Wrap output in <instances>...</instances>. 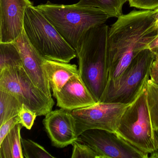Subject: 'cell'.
I'll use <instances>...</instances> for the list:
<instances>
[{
    "label": "cell",
    "instance_id": "obj_13",
    "mask_svg": "<svg viewBox=\"0 0 158 158\" xmlns=\"http://www.w3.org/2000/svg\"><path fill=\"white\" fill-rule=\"evenodd\" d=\"M57 106L73 111L91 106L98 102L86 85L79 73L73 76L60 91L53 93Z\"/></svg>",
    "mask_w": 158,
    "mask_h": 158
},
{
    "label": "cell",
    "instance_id": "obj_21",
    "mask_svg": "<svg viewBox=\"0 0 158 158\" xmlns=\"http://www.w3.org/2000/svg\"><path fill=\"white\" fill-rule=\"evenodd\" d=\"M72 158H100L98 154L87 144L77 140L72 144Z\"/></svg>",
    "mask_w": 158,
    "mask_h": 158
},
{
    "label": "cell",
    "instance_id": "obj_26",
    "mask_svg": "<svg viewBox=\"0 0 158 158\" xmlns=\"http://www.w3.org/2000/svg\"><path fill=\"white\" fill-rule=\"evenodd\" d=\"M158 48V36L156 39L153 40V42L150 45L149 48L151 50L153 49Z\"/></svg>",
    "mask_w": 158,
    "mask_h": 158
},
{
    "label": "cell",
    "instance_id": "obj_5",
    "mask_svg": "<svg viewBox=\"0 0 158 158\" xmlns=\"http://www.w3.org/2000/svg\"><path fill=\"white\" fill-rule=\"evenodd\" d=\"M24 30L30 43L46 60L69 63L77 57L75 50L36 7L27 9Z\"/></svg>",
    "mask_w": 158,
    "mask_h": 158
},
{
    "label": "cell",
    "instance_id": "obj_22",
    "mask_svg": "<svg viewBox=\"0 0 158 158\" xmlns=\"http://www.w3.org/2000/svg\"><path fill=\"white\" fill-rule=\"evenodd\" d=\"M18 116L20 120V123L27 129L30 130L37 115L35 112L29 110L23 104V108Z\"/></svg>",
    "mask_w": 158,
    "mask_h": 158
},
{
    "label": "cell",
    "instance_id": "obj_8",
    "mask_svg": "<svg viewBox=\"0 0 158 158\" xmlns=\"http://www.w3.org/2000/svg\"><path fill=\"white\" fill-rule=\"evenodd\" d=\"M134 100L128 103L98 102L91 106L72 111L77 137L89 129L115 133L124 114Z\"/></svg>",
    "mask_w": 158,
    "mask_h": 158
},
{
    "label": "cell",
    "instance_id": "obj_9",
    "mask_svg": "<svg viewBox=\"0 0 158 158\" xmlns=\"http://www.w3.org/2000/svg\"><path fill=\"white\" fill-rule=\"evenodd\" d=\"M77 140L91 147L100 158H140L135 151L114 133L106 130H86L78 136Z\"/></svg>",
    "mask_w": 158,
    "mask_h": 158
},
{
    "label": "cell",
    "instance_id": "obj_17",
    "mask_svg": "<svg viewBox=\"0 0 158 158\" xmlns=\"http://www.w3.org/2000/svg\"><path fill=\"white\" fill-rule=\"evenodd\" d=\"M128 0H79L77 5L93 7L101 10L110 18H119L123 15V6Z\"/></svg>",
    "mask_w": 158,
    "mask_h": 158
},
{
    "label": "cell",
    "instance_id": "obj_28",
    "mask_svg": "<svg viewBox=\"0 0 158 158\" xmlns=\"http://www.w3.org/2000/svg\"><path fill=\"white\" fill-rule=\"evenodd\" d=\"M154 132H155V137H156V140H157L158 145V130H155Z\"/></svg>",
    "mask_w": 158,
    "mask_h": 158
},
{
    "label": "cell",
    "instance_id": "obj_7",
    "mask_svg": "<svg viewBox=\"0 0 158 158\" xmlns=\"http://www.w3.org/2000/svg\"><path fill=\"white\" fill-rule=\"evenodd\" d=\"M0 89L13 94L37 116H46L54 105L53 98L35 85L23 65L8 67L0 71Z\"/></svg>",
    "mask_w": 158,
    "mask_h": 158
},
{
    "label": "cell",
    "instance_id": "obj_11",
    "mask_svg": "<svg viewBox=\"0 0 158 158\" xmlns=\"http://www.w3.org/2000/svg\"><path fill=\"white\" fill-rule=\"evenodd\" d=\"M45 130L52 146L63 148L78 139L72 111L62 109L51 111L43 119Z\"/></svg>",
    "mask_w": 158,
    "mask_h": 158
},
{
    "label": "cell",
    "instance_id": "obj_3",
    "mask_svg": "<svg viewBox=\"0 0 158 158\" xmlns=\"http://www.w3.org/2000/svg\"><path fill=\"white\" fill-rule=\"evenodd\" d=\"M76 51L91 28L105 23L110 17L97 8L46 4L36 6Z\"/></svg>",
    "mask_w": 158,
    "mask_h": 158
},
{
    "label": "cell",
    "instance_id": "obj_23",
    "mask_svg": "<svg viewBox=\"0 0 158 158\" xmlns=\"http://www.w3.org/2000/svg\"><path fill=\"white\" fill-rule=\"evenodd\" d=\"M130 7L142 10H155L158 8V0H128Z\"/></svg>",
    "mask_w": 158,
    "mask_h": 158
},
{
    "label": "cell",
    "instance_id": "obj_6",
    "mask_svg": "<svg viewBox=\"0 0 158 158\" xmlns=\"http://www.w3.org/2000/svg\"><path fill=\"white\" fill-rule=\"evenodd\" d=\"M155 55L146 49L133 59L120 78L105 87L99 102L128 103L136 96L145 80L150 76V70Z\"/></svg>",
    "mask_w": 158,
    "mask_h": 158
},
{
    "label": "cell",
    "instance_id": "obj_24",
    "mask_svg": "<svg viewBox=\"0 0 158 158\" xmlns=\"http://www.w3.org/2000/svg\"><path fill=\"white\" fill-rule=\"evenodd\" d=\"M20 123V120L18 115L7 122L4 123L1 125L0 127V143L3 141L5 137L10 133V131L17 124Z\"/></svg>",
    "mask_w": 158,
    "mask_h": 158
},
{
    "label": "cell",
    "instance_id": "obj_1",
    "mask_svg": "<svg viewBox=\"0 0 158 158\" xmlns=\"http://www.w3.org/2000/svg\"><path fill=\"white\" fill-rule=\"evenodd\" d=\"M158 36L152 10H133L117 18L108 32L106 86L116 82L134 58L149 48Z\"/></svg>",
    "mask_w": 158,
    "mask_h": 158
},
{
    "label": "cell",
    "instance_id": "obj_20",
    "mask_svg": "<svg viewBox=\"0 0 158 158\" xmlns=\"http://www.w3.org/2000/svg\"><path fill=\"white\" fill-rule=\"evenodd\" d=\"M23 153L26 158H55L45 148L30 139L21 138Z\"/></svg>",
    "mask_w": 158,
    "mask_h": 158
},
{
    "label": "cell",
    "instance_id": "obj_14",
    "mask_svg": "<svg viewBox=\"0 0 158 158\" xmlns=\"http://www.w3.org/2000/svg\"><path fill=\"white\" fill-rule=\"evenodd\" d=\"M43 67L53 93L60 91L71 77L79 73L76 64L45 59Z\"/></svg>",
    "mask_w": 158,
    "mask_h": 158
},
{
    "label": "cell",
    "instance_id": "obj_18",
    "mask_svg": "<svg viewBox=\"0 0 158 158\" xmlns=\"http://www.w3.org/2000/svg\"><path fill=\"white\" fill-rule=\"evenodd\" d=\"M23 65L20 52L14 42L0 43V71Z\"/></svg>",
    "mask_w": 158,
    "mask_h": 158
},
{
    "label": "cell",
    "instance_id": "obj_12",
    "mask_svg": "<svg viewBox=\"0 0 158 158\" xmlns=\"http://www.w3.org/2000/svg\"><path fill=\"white\" fill-rule=\"evenodd\" d=\"M13 42L20 52L23 66L29 77L42 92L52 98L51 89L43 67L45 59L30 43L24 29Z\"/></svg>",
    "mask_w": 158,
    "mask_h": 158
},
{
    "label": "cell",
    "instance_id": "obj_2",
    "mask_svg": "<svg viewBox=\"0 0 158 158\" xmlns=\"http://www.w3.org/2000/svg\"><path fill=\"white\" fill-rule=\"evenodd\" d=\"M142 84L132 104L124 114L114 134L140 158H158V145L152 127L146 83Z\"/></svg>",
    "mask_w": 158,
    "mask_h": 158
},
{
    "label": "cell",
    "instance_id": "obj_4",
    "mask_svg": "<svg viewBox=\"0 0 158 158\" xmlns=\"http://www.w3.org/2000/svg\"><path fill=\"white\" fill-rule=\"evenodd\" d=\"M109 27L104 23L91 28L76 51L79 74L98 102L106 85Z\"/></svg>",
    "mask_w": 158,
    "mask_h": 158
},
{
    "label": "cell",
    "instance_id": "obj_10",
    "mask_svg": "<svg viewBox=\"0 0 158 158\" xmlns=\"http://www.w3.org/2000/svg\"><path fill=\"white\" fill-rule=\"evenodd\" d=\"M0 43L13 42L22 34L30 0H0Z\"/></svg>",
    "mask_w": 158,
    "mask_h": 158
},
{
    "label": "cell",
    "instance_id": "obj_16",
    "mask_svg": "<svg viewBox=\"0 0 158 158\" xmlns=\"http://www.w3.org/2000/svg\"><path fill=\"white\" fill-rule=\"evenodd\" d=\"M23 106L13 94L0 89V125L17 116Z\"/></svg>",
    "mask_w": 158,
    "mask_h": 158
},
{
    "label": "cell",
    "instance_id": "obj_27",
    "mask_svg": "<svg viewBox=\"0 0 158 158\" xmlns=\"http://www.w3.org/2000/svg\"><path fill=\"white\" fill-rule=\"evenodd\" d=\"M152 12H153V16L155 18L156 21L157 26L158 27V8L155 10H152Z\"/></svg>",
    "mask_w": 158,
    "mask_h": 158
},
{
    "label": "cell",
    "instance_id": "obj_25",
    "mask_svg": "<svg viewBox=\"0 0 158 158\" xmlns=\"http://www.w3.org/2000/svg\"><path fill=\"white\" fill-rule=\"evenodd\" d=\"M150 78L158 84V60L155 57L150 70Z\"/></svg>",
    "mask_w": 158,
    "mask_h": 158
},
{
    "label": "cell",
    "instance_id": "obj_19",
    "mask_svg": "<svg viewBox=\"0 0 158 158\" xmlns=\"http://www.w3.org/2000/svg\"><path fill=\"white\" fill-rule=\"evenodd\" d=\"M146 88L152 127L154 131L158 130V84L149 77L147 80Z\"/></svg>",
    "mask_w": 158,
    "mask_h": 158
},
{
    "label": "cell",
    "instance_id": "obj_15",
    "mask_svg": "<svg viewBox=\"0 0 158 158\" xmlns=\"http://www.w3.org/2000/svg\"><path fill=\"white\" fill-rule=\"evenodd\" d=\"M23 126L17 124L0 143V158H24L21 142Z\"/></svg>",
    "mask_w": 158,
    "mask_h": 158
}]
</instances>
